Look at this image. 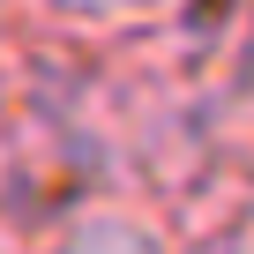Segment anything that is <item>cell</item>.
<instances>
[{"mask_svg":"<svg viewBox=\"0 0 254 254\" xmlns=\"http://www.w3.org/2000/svg\"><path fill=\"white\" fill-rule=\"evenodd\" d=\"M53 254H165V247H157V232L142 217H112L105 209V217H82Z\"/></svg>","mask_w":254,"mask_h":254,"instance_id":"obj_1","label":"cell"},{"mask_svg":"<svg viewBox=\"0 0 254 254\" xmlns=\"http://www.w3.org/2000/svg\"><path fill=\"white\" fill-rule=\"evenodd\" d=\"M239 254H254V232H247V247H239Z\"/></svg>","mask_w":254,"mask_h":254,"instance_id":"obj_3","label":"cell"},{"mask_svg":"<svg viewBox=\"0 0 254 254\" xmlns=\"http://www.w3.org/2000/svg\"><path fill=\"white\" fill-rule=\"evenodd\" d=\"M45 8H60V15H75V23H120V15L157 8V0H45Z\"/></svg>","mask_w":254,"mask_h":254,"instance_id":"obj_2","label":"cell"}]
</instances>
